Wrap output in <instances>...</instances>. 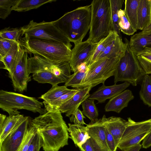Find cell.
Here are the masks:
<instances>
[{
    "label": "cell",
    "instance_id": "obj_42",
    "mask_svg": "<svg viewBox=\"0 0 151 151\" xmlns=\"http://www.w3.org/2000/svg\"><path fill=\"white\" fill-rule=\"evenodd\" d=\"M71 122H73L74 124L80 125L86 124L84 121V118H86L82 111L78 109L70 117Z\"/></svg>",
    "mask_w": 151,
    "mask_h": 151
},
{
    "label": "cell",
    "instance_id": "obj_43",
    "mask_svg": "<svg viewBox=\"0 0 151 151\" xmlns=\"http://www.w3.org/2000/svg\"><path fill=\"white\" fill-rule=\"evenodd\" d=\"M105 132L106 142L110 150L111 151H116L117 148L116 147L114 138L108 129L105 127Z\"/></svg>",
    "mask_w": 151,
    "mask_h": 151
},
{
    "label": "cell",
    "instance_id": "obj_25",
    "mask_svg": "<svg viewBox=\"0 0 151 151\" xmlns=\"http://www.w3.org/2000/svg\"><path fill=\"white\" fill-rule=\"evenodd\" d=\"M130 47L137 53L146 47L151 45V36L139 32L132 36L129 41Z\"/></svg>",
    "mask_w": 151,
    "mask_h": 151
},
{
    "label": "cell",
    "instance_id": "obj_8",
    "mask_svg": "<svg viewBox=\"0 0 151 151\" xmlns=\"http://www.w3.org/2000/svg\"><path fill=\"white\" fill-rule=\"evenodd\" d=\"M22 29L23 35L28 37L60 42L72 46L69 39L55 25L54 21L37 23L32 20Z\"/></svg>",
    "mask_w": 151,
    "mask_h": 151
},
{
    "label": "cell",
    "instance_id": "obj_11",
    "mask_svg": "<svg viewBox=\"0 0 151 151\" xmlns=\"http://www.w3.org/2000/svg\"><path fill=\"white\" fill-rule=\"evenodd\" d=\"M90 138L81 146L80 151H111L107 144L105 132V127L98 121L86 126Z\"/></svg>",
    "mask_w": 151,
    "mask_h": 151
},
{
    "label": "cell",
    "instance_id": "obj_41",
    "mask_svg": "<svg viewBox=\"0 0 151 151\" xmlns=\"http://www.w3.org/2000/svg\"><path fill=\"white\" fill-rule=\"evenodd\" d=\"M43 143L41 137L36 132L27 151H40Z\"/></svg>",
    "mask_w": 151,
    "mask_h": 151
},
{
    "label": "cell",
    "instance_id": "obj_17",
    "mask_svg": "<svg viewBox=\"0 0 151 151\" xmlns=\"http://www.w3.org/2000/svg\"><path fill=\"white\" fill-rule=\"evenodd\" d=\"M101 120L113 136L117 148L126 129L127 121L120 117L115 116L107 118L105 115L103 116Z\"/></svg>",
    "mask_w": 151,
    "mask_h": 151
},
{
    "label": "cell",
    "instance_id": "obj_36",
    "mask_svg": "<svg viewBox=\"0 0 151 151\" xmlns=\"http://www.w3.org/2000/svg\"><path fill=\"white\" fill-rule=\"evenodd\" d=\"M23 35L22 27L10 28L2 29L0 31V38L11 40L20 42L21 37Z\"/></svg>",
    "mask_w": 151,
    "mask_h": 151
},
{
    "label": "cell",
    "instance_id": "obj_23",
    "mask_svg": "<svg viewBox=\"0 0 151 151\" xmlns=\"http://www.w3.org/2000/svg\"><path fill=\"white\" fill-rule=\"evenodd\" d=\"M24 116L18 114L6 117L0 128V143L20 124Z\"/></svg>",
    "mask_w": 151,
    "mask_h": 151
},
{
    "label": "cell",
    "instance_id": "obj_35",
    "mask_svg": "<svg viewBox=\"0 0 151 151\" xmlns=\"http://www.w3.org/2000/svg\"><path fill=\"white\" fill-rule=\"evenodd\" d=\"M118 14L120 31L128 35H133L136 31L126 15L124 10L120 9L118 12Z\"/></svg>",
    "mask_w": 151,
    "mask_h": 151
},
{
    "label": "cell",
    "instance_id": "obj_27",
    "mask_svg": "<svg viewBox=\"0 0 151 151\" xmlns=\"http://www.w3.org/2000/svg\"><path fill=\"white\" fill-rule=\"evenodd\" d=\"M56 1V0H18L13 10L19 12H25L37 9L46 4Z\"/></svg>",
    "mask_w": 151,
    "mask_h": 151
},
{
    "label": "cell",
    "instance_id": "obj_14",
    "mask_svg": "<svg viewBox=\"0 0 151 151\" xmlns=\"http://www.w3.org/2000/svg\"><path fill=\"white\" fill-rule=\"evenodd\" d=\"M98 43L94 44L86 40L75 44L74 47L71 50V56L70 62L72 71L75 72L76 71L80 66L84 63H86L88 66L89 61Z\"/></svg>",
    "mask_w": 151,
    "mask_h": 151
},
{
    "label": "cell",
    "instance_id": "obj_45",
    "mask_svg": "<svg viewBox=\"0 0 151 151\" xmlns=\"http://www.w3.org/2000/svg\"><path fill=\"white\" fill-rule=\"evenodd\" d=\"M142 147V145L140 143L126 148L122 151H139Z\"/></svg>",
    "mask_w": 151,
    "mask_h": 151
},
{
    "label": "cell",
    "instance_id": "obj_19",
    "mask_svg": "<svg viewBox=\"0 0 151 151\" xmlns=\"http://www.w3.org/2000/svg\"><path fill=\"white\" fill-rule=\"evenodd\" d=\"M126 48L125 43L123 41L121 37L117 35L94 62L104 58H122L124 55Z\"/></svg>",
    "mask_w": 151,
    "mask_h": 151
},
{
    "label": "cell",
    "instance_id": "obj_9",
    "mask_svg": "<svg viewBox=\"0 0 151 151\" xmlns=\"http://www.w3.org/2000/svg\"><path fill=\"white\" fill-rule=\"evenodd\" d=\"M27 70L29 74L40 71L53 73L65 83L71 75V71L69 62H53L35 55L28 58Z\"/></svg>",
    "mask_w": 151,
    "mask_h": 151
},
{
    "label": "cell",
    "instance_id": "obj_33",
    "mask_svg": "<svg viewBox=\"0 0 151 151\" xmlns=\"http://www.w3.org/2000/svg\"><path fill=\"white\" fill-rule=\"evenodd\" d=\"M33 79L40 83H48L52 86L63 83L54 74L44 71H40L32 74Z\"/></svg>",
    "mask_w": 151,
    "mask_h": 151
},
{
    "label": "cell",
    "instance_id": "obj_37",
    "mask_svg": "<svg viewBox=\"0 0 151 151\" xmlns=\"http://www.w3.org/2000/svg\"><path fill=\"white\" fill-rule=\"evenodd\" d=\"M18 0H0V18L5 19L10 14Z\"/></svg>",
    "mask_w": 151,
    "mask_h": 151
},
{
    "label": "cell",
    "instance_id": "obj_3",
    "mask_svg": "<svg viewBox=\"0 0 151 151\" xmlns=\"http://www.w3.org/2000/svg\"><path fill=\"white\" fill-rule=\"evenodd\" d=\"M21 46L29 53L51 61L70 63L72 46L60 42L24 36L20 39Z\"/></svg>",
    "mask_w": 151,
    "mask_h": 151
},
{
    "label": "cell",
    "instance_id": "obj_13",
    "mask_svg": "<svg viewBox=\"0 0 151 151\" xmlns=\"http://www.w3.org/2000/svg\"><path fill=\"white\" fill-rule=\"evenodd\" d=\"M29 116H24L20 124L0 143V151H18L30 126Z\"/></svg>",
    "mask_w": 151,
    "mask_h": 151
},
{
    "label": "cell",
    "instance_id": "obj_29",
    "mask_svg": "<svg viewBox=\"0 0 151 151\" xmlns=\"http://www.w3.org/2000/svg\"><path fill=\"white\" fill-rule=\"evenodd\" d=\"M88 70V67L86 63L81 65L78 70L71 75L68 81L65 83L67 87L71 86L76 87L81 83L85 77Z\"/></svg>",
    "mask_w": 151,
    "mask_h": 151
},
{
    "label": "cell",
    "instance_id": "obj_1",
    "mask_svg": "<svg viewBox=\"0 0 151 151\" xmlns=\"http://www.w3.org/2000/svg\"><path fill=\"white\" fill-rule=\"evenodd\" d=\"M30 125L41 137L44 151H58L68 145V127L58 109L40 114L31 121Z\"/></svg>",
    "mask_w": 151,
    "mask_h": 151
},
{
    "label": "cell",
    "instance_id": "obj_15",
    "mask_svg": "<svg viewBox=\"0 0 151 151\" xmlns=\"http://www.w3.org/2000/svg\"><path fill=\"white\" fill-rule=\"evenodd\" d=\"M92 87L89 86L78 89L77 92L69 99L60 106L58 109L70 117L76 111L80 106L90 96L89 92Z\"/></svg>",
    "mask_w": 151,
    "mask_h": 151
},
{
    "label": "cell",
    "instance_id": "obj_2",
    "mask_svg": "<svg viewBox=\"0 0 151 151\" xmlns=\"http://www.w3.org/2000/svg\"><path fill=\"white\" fill-rule=\"evenodd\" d=\"M91 5L78 7L54 21L57 27L74 44L82 41L90 30Z\"/></svg>",
    "mask_w": 151,
    "mask_h": 151
},
{
    "label": "cell",
    "instance_id": "obj_39",
    "mask_svg": "<svg viewBox=\"0 0 151 151\" xmlns=\"http://www.w3.org/2000/svg\"><path fill=\"white\" fill-rule=\"evenodd\" d=\"M36 132L35 129L30 125L25 138L18 151H27Z\"/></svg>",
    "mask_w": 151,
    "mask_h": 151
},
{
    "label": "cell",
    "instance_id": "obj_18",
    "mask_svg": "<svg viewBox=\"0 0 151 151\" xmlns=\"http://www.w3.org/2000/svg\"><path fill=\"white\" fill-rule=\"evenodd\" d=\"M134 98L131 91L129 89L124 91L110 99L105 106V111L119 113L124 108L127 106L129 102Z\"/></svg>",
    "mask_w": 151,
    "mask_h": 151
},
{
    "label": "cell",
    "instance_id": "obj_38",
    "mask_svg": "<svg viewBox=\"0 0 151 151\" xmlns=\"http://www.w3.org/2000/svg\"><path fill=\"white\" fill-rule=\"evenodd\" d=\"M78 91V89H73L61 96L50 104L45 106L47 111L52 109H57L61 105L70 99Z\"/></svg>",
    "mask_w": 151,
    "mask_h": 151
},
{
    "label": "cell",
    "instance_id": "obj_5",
    "mask_svg": "<svg viewBox=\"0 0 151 151\" xmlns=\"http://www.w3.org/2000/svg\"><path fill=\"white\" fill-rule=\"evenodd\" d=\"M124 41L126 50L114 73V82L116 83L125 81L136 86L146 74L139 62L137 53L130 47L129 41L126 38Z\"/></svg>",
    "mask_w": 151,
    "mask_h": 151
},
{
    "label": "cell",
    "instance_id": "obj_48",
    "mask_svg": "<svg viewBox=\"0 0 151 151\" xmlns=\"http://www.w3.org/2000/svg\"><path fill=\"white\" fill-rule=\"evenodd\" d=\"M147 34V35H150V36H151V32H149V33H146V34Z\"/></svg>",
    "mask_w": 151,
    "mask_h": 151
},
{
    "label": "cell",
    "instance_id": "obj_20",
    "mask_svg": "<svg viewBox=\"0 0 151 151\" xmlns=\"http://www.w3.org/2000/svg\"><path fill=\"white\" fill-rule=\"evenodd\" d=\"M20 42H16L13 45L7 53L0 59L3 66L1 68L7 70L9 76L13 73L18 60L21 49Z\"/></svg>",
    "mask_w": 151,
    "mask_h": 151
},
{
    "label": "cell",
    "instance_id": "obj_32",
    "mask_svg": "<svg viewBox=\"0 0 151 151\" xmlns=\"http://www.w3.org/2000/svg\"><path fill=\"white\" fill-rule=\"evenodd\" d=\"M139 62L147 74H151V45L137 53Z\"/></svg>",
    "mask_w": 151,
    "mask_h": 151
},
{
    "label": "cell",
    "instance_id": "obj_10",
    "mask_svg": "<svg viewBox=\"0 0 151 151\" xmlns=\"http://www.w3.org/2000/svg\"><path fill=\"white\" fill-rule=\"evenodd\" d=\"M151 129V119L136 122L128 118L125 130L118 148L122 151L140 143Z\"/></svg>",
    "mask_w": 151,
    "mask_h": 151
},
{
    "label": "cell",
    "instance_id": "obj_40",
    "mask_svg": "<svg viewBox=\"0 0 151 151\" xmlns=\"http://www.w3.org/2000/svg\"><path fill=\"white\" fill-rule=\"evenodd\" d=\"M16 42L13 40L0 38V59L4 57L7 53Z\"/></svg>",
    "mask_w": 151,
    "mask_h": 151
},
{
    "label": "cell",
    "instance_id": "obj_34",
    "mask_svg": "<svg viewBox=\"0 0 151 151\" xmlns=\"http://www.w3.org/2000/svg\"><path fill=\"white\" fill-rule=\"evenodd\" d=\"M117 35L116 32L112 31L106 37L101 40L98 43L89 61L88 67L94 62L98 56L104 51L106 47L115 39Z\"/></svg>",
    "mask_w": 151,
    "mask_h": 151
},
{
    "label": "cell",
    "instance_id": "obj_30",
    "mask_svg": "<svg viewBox=\"0 0 151 151\" xmlns=\"http://www.w3.org/2000/svg\"><path fill=\"white\" fill-rule=\"evenodd\" d=\"M94 101V100L87 99L82 104V112L91 120V124L94 123L99 120L98 111Z\"/></svg>",
    "mask_w": 151,
    "mask_h": 151
},
{
    "label": "cell",
    "instance_id": "obj_12",
    "mask_svg": "<svg viewBox=\"0 0 151 151\" xmlns=\"http://www.w3.org/2000/svg\"><path fill=\"white\" fill-rule=\"evenodd\" d=\"M27 50L22 46L14 73L9 76L14 90L20 92L27 90V83L31 80L27 70Z\"/></svg>",
    "mask_w": 151,
    "mask_h": 151
},
{
    "label": "cell",
    "instance_id": "obj_7",
    "mask_svg": "<svg viewBox=\"0 0 151 151\" xmlns=\"http://www.w3.org/2000/svg\"><path fill=\"white\" fill-rule=\"evenodd\" d=\"M121 58H104L95 61L88 67L85 77L76 88L89 86L92 88L100 83L104 84L107 79L114 76Z\"/></svg>",
    "mask_w": 151,
    "mask_h": 151
},
{
    "label": "cell",
    "instance_id": "obj_28",
    "mask_svg": "<svg viewBox=\"0 0 151 151\" xmlns=\"http://www.w3.org/2000/svg\"><path fill=\"white\" fill-rule=\"evenodd\" d=\"M111 17L112 31L116 32L121 37L119 26L118 12L122 9L124 2L123 0H110Z\"/></svg>",
    "mask_w": 151,
    "mask_h": 151
},
{
    "label": "cell",
    "instance_id": "obj_21",
    "mask_svg": "<svg viewBox=\"0 0 151 151\" xmlns=\"http://www.w3.org/2000/svg\"><path fill=\"white\" fill-rule=\"evenodd\" d=\"M151 24V0H139L137 10V29L142 31Z\"/></svg>",
    "mask_w": 151,
    "mask_h": 151
},
{
    "label": "cell",
    "instance_id": "obj_31",
    "mask_svg": "<svg viewBox=\"0 0 151 151\" xmlns=\"http://www.w3.org/2000/svg\"><path fill=\"white\" fill-rule=\"evenodd\" d=\"M142 80L140 98L145 104L151 107V76L146 74Z\"/></svg>",
    "mask_w": 151,
    "mask_h": 151
},
{
    "label": "cell",
    "instance_id": "obj_4",
    "mask_svg": "<svg viewBox=\"0 0 151 151\" xmlns=\"http://www.w3.org/2000/svg\"><path fill=\"white\" fill-rule=\"evenodd\" d=\"M91 5L90 27L87 40L97 44L113 31L110 0H93Z\"/></svg>",
    "mask_w": 151,
    "mask_h": 151
},
{
    "label": "cell",
    "instance_id": "obj_6",
    "mask_svg": "<svg viewBox=\"0 0 151 151\" xmlns=\"http://www.w3.org/2000/svg\"><path fill=\"white\" fill-rule=\"evenodd\" d=\"M43 104L36 98L3 90L0 91V108L9 116L19 114L18 110L25 109L40 114L46 113Z\"/></svg>",
    "mask_w": 151,
    "mask_h": 151
},
{
    "label": "cell",
    "instance_id": "obj_46",
    "mask_svg": "<svg viewBox=\"0 0 151 151\" xmlns=\"http://www.w3.org/2000/svg\"><path fill=\"white\" fill-rule=\"evenodd\" d=\"M150 32H151V24L139 32L141 34H144Z\"/></svg>",
    "mask_w": 151,
    "mask_h": 151
},
{
    "label": "cell",
    "instance_id": "obj_26",
    "mask_svg": "<svg viewBox=\"0 0 151 151\" xmlns=\"http://www.w3.org/2000/svg\"><path fill=\"white\" fill-rule=\"evenodd\" d=\"M139 0H125L124 10L126 15L136 32L137 29V10Z\"/></svg>",
    "mask_w": 151,
    "mask_h": 151
},
{
    "label": "cell",
    "instance_id": "obj_22",
    "mask_svg": "<svg viewBox=\"0 0 151 151\" xmlns=\"http://www.w3.org/2000/svg\"><path fill=\"white\" fill-rule=\"evenodd\" d=\"M68 125L69 138L76 147H81L90 138L86 126L70 123Z\"/></svg>",
    "mask_w": 151,
    "mask_h": 151
},
{
    "label": "cell",
    "instance_id": "obj_44",
    "mask_svg": "<svg viewBox=\"0 0 151 151\" xmlns=\"http://www.w3.org/2000/svg\"><path fill=\"white\" fill-rule=\"evenodd\" d=\"M142 145L143 148L145 149L151 146V129L149 134L143 140Z\"/></svg>",
    "mask_w": 151,
    "mask_h": 151
},
{
    "label": "cell",
    "instance_id": "obj_16",
    "mask_svg": "<svg viewBox=\"0 0 151 151\" xmlns=\"http://www.w3.org/2000/svg\"><path fill=\"white\" fill-rule=\"evenodd\" d=\"M130 84L127 82L119 84L107 86L104 84L99 88L95 92L90 95L89 99L96 100L98 103L104 102L107 99H110L124 91Z\"/></svg>",
    "mask_w": 151,
    "mask_h": 151
},
{
    "label": "cell",
    "instance_id": "obj_47",
    "mask_svg": "<svg viewBox=\"0 0 151 151\" xmlns=\"http://www.w3.org/2000/svg\"><path fill=\"white\" fill-rule=\"evenodd\" d=\"M6 118V115L1 114H0V128L2 127Z\"/></svg>",
    "mask_w": 151,
    "mask_h": 151
},
{
    "label": "cell",
    "instance_id": "obj_24",
    "mask_svg": "<svg viewBox=\"0 0 151 151\" xmlns=\"http://www.w3.org/2000/svg\"><path fill=\"white\" fill-rule=\"evenodd\" d=\"M72 89H68L65 86H52L47 92L42 95L39 99H43L44 106L49 104L57 99L63 95L70 91Z\"/></svg>",
    "mask_w": 151,
    "mask_h": 151
}]
</instances>
